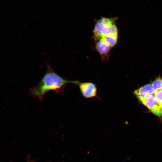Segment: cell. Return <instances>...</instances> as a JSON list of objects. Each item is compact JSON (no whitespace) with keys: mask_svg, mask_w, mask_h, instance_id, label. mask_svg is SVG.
Wrapping results in <instances>:
<instances>
[{"mask_svg":"<svg viewBox=\"0 0 162 162\" xmlns=\"http://www.w3.org/2000/svg\"><path fill=\"white\" fill-rule=\"evenodd\" d=\"M46 71L38 84L30 89L31 95L42 100L44 95L48 92L53 91L56 94H62L67 84L78 85L79 83L78 80H66L54 71L48 61H46Z\"/></svg>","mask_w":162,"mask_h":162,"instance_id":"6da1fadb","label":"cell"},{"mask_svg":"<svg viewBox=\"0 0 162 162\" xmlns=\"http://www.w3.org/2000/svg\"><path fill=\"white\" fill-rule=\"evenodd\" d=\"M154 115L162 117V107L156 99L154 94L148 95L141 102Z\"/></svg>","mask_w":162,"mask_h":162,"instance_id":"7a4b0ae2","label":"cell"},{"mask_svg":"<svg viewBox=\"0 0 162 162\" xmlns=\"http://www.w3.org/2000/svg\"><path fill=\"white\" fill-rule=\"evenodd\" d=\"M77 85L82 94L85 98H89L97 96V88L94 83L89 82H79Z\"/></svg>","mask_w":162,"mask_h":162,"instance_id":"3957f363","label":"cell"},{"mask_svg":"<svg viewBox=\"0 0 162 162\" xmlns=\"http://www.w3.org/2000/svg\"><path fill=\"white\" fill-rule=\"evenodd\" d=\"M95 41V46L99 53L103 61H106L109 59V54L111 47L103 42L100 37H94Z\"/></svg>","mask_w":162,"mask_h":162,"instance_id":"277c9868","label":"cell"},{"mask_svg":"<svg viewBox=\"0 0 162 162\" xmlns=\"http://www.w3.org/2000/svg\"><path fill=\"white\" fill-rule=\"evenodd\" d=\"M154 92L152 84H147L135 90L134 93L141 102L148 95L153 94Z\"/></svg>","mask_w":162,"mask_h":162,"instance_id":"5b68a950","label":"cell"},{"mask_svg":"<svg viewBox=\"0 0 162 162\" xmlns=\"http://www.w3.org/2000/svg\"><path fill=\"white\" fill-rule=\"evenodd\" d=\"M118 30L115 23L110 25L104 26L101 30L100 37L108 35L118 37Z\"/></svg>","mask_w":162,"mask_h":162,"instance_id":"8992f818","label":"cell"},{"mask_svg":"<svg viewBox=\"0 0 162 162\" xmlns=\"http://www.w3.org/2000/svg\"><path fill=\"white\" fill-rule=\"evenodd\" d=\"M118 37L114 36L108 35L100 38L103 42L106 44L111 48L113 47L117 44Z\"/></svg>","mask_w":162,"mask_h":162,"instance_id":"52a82bcc","label":"cell"},{"mask_svg":"<svg viewBox=\"0 0 162 162\" xmlns=\"http://www.w3.org/2000/svg\"><path fill=\"white\" fill-rule=\"evenodd\" d=\"M103 26L100 19L96 22L93 32L94 37H100L101 31Z\"/></svg>","mask_w":162,"mask_h":162,"instance_id":"ba28073f","label":"cell"},{"mask_svg":"<svg viewBox=\"0 0 162 162\" xmlns=\"http://www.w3.org/2000/svg\"><path fill=\"white\" fill-rule=\"evenodd\" d=\"M154 92L162 89V79L160 77L157 78L152 84Z\"/></svg>","mask_w":162,"mask_h":162,"instance_id":"9c48e42d","label":"cell"},{"mask_svg":"<svg viewBox=\"0 0 162 162\" xmlns=\"http://www.w3.org/2000/svg\"><path fill=\"white\" fill-rule=\"evenodd\" d=\"M116 19V17L109 18L104 17H101L100 19L103 26L110 25L114 24Z\"/></svg>","mask_w":162,"mask_h":162,"instance_id":"30bf717a","label":"cell"},{"mask_svg":"<svg viewBox=\"0 0 162 162\" xmlns=\"http://www.w3.org/2000/svg\"><path fill=\"white\" fill-rule=\"evenodd\" d=\"M154 95L157 101L162 107V89L154 92Z\"/></svg>","mask_w":162,"mask_h":162,"instance_id":"8fae6325","label":"cell"}]
</instances>
